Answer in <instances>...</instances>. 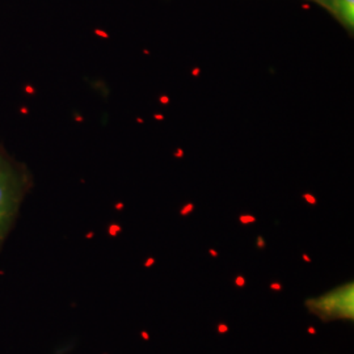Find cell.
<instances>
[{
  "label": "cell",
  "mask_w": 354,
  "mask_h": 354,
  "mask_svg": "<svg viewBox=\"0 0 354 354\" xmlns=\"http://www.w3.org/2000/svg\"><path fill=\"white\" fill-rule=\"evenodd\" d=\"M194 212V203H185L181 209H180V215L181 216H188Z\"/></svg>",
  "instance_id": "5b68a950"
},
{
  "label": "cell",
  "mask_w": 354,
  "mask_h": 354,
  "mask_svg": "<svg viewBox=\"0 0 354 354\" xmlns=\"http://www.w3.org/2000/svg\"><path fill=\"white\" fill-rule=\"evenodd\" d=\"M256 247L259 250H264L266 247V241L263 236H257V241H256Z\"/></svg>",
  "instance_id": "30bf717a"
},
{
  "label": "cell",
  "mask_w": 354,
  "mask_h": 354,
  "mask_svg": "<svg viewBox=\"0 0 354 354\" xmlns=\"http://www.w3.org/2000/svg\"><path fill=\"white\" fill-rule=\"evenodd\" d=\"M234 283H235V286H238L239 289H241V288H244V286L247 285V281H245V279H244L243 276H236V277L234 279Z\"/></svg>",
  "instance_id": "52a82bcc"
},
{
  "label": "cell",
  "mask_w": 354,
  "mask_h": 354,
  "mask_svg": "<svg viewBox=\"0 0 354 354\" xmlns=\"http://www.w3.org/2000/svg\"><path fill=\"white\" fill-rule=\"evenodd\" d=\"M306 307L323 320H353L354 319V283H345L336 290L329 291L327 294L308 299Z\"/></svg>",
  "instance_id": "7a4b0ae2"
},
{
  "label": "cell",
  "mask_w": 354,
  "mask_h": 354,
  "mask_svg": "<svg viewBox=\"0 0 354 354\" xmlns=\"http://www.w3.org/2000/svg\"><path fill=\"white\" fill-rule=\"evenodd\" d=\"M153 120H156V121H163V120H165V115H163V114H153Z\"/></svg>",
  "instance_id": "9a60e30c"
},
{
  "label": "cell",
  "mask_w": 354,
  "mask_h": 354,
  "mask_svg": "<svg viewBox=\"0 0 354 354\" xmlns=\"http://www.w3.org/2000/svg\"><path fill=\"white\" fill-rule=\"evenodd\" d=\"M142 337L146 340V342H150V335H149V332H142Z\"/></svg>",
  "instance_id": "2e32d148"
},
{
  "label": "cell",
  "mask_w": 354,
  "mask_h": 354,
  "mask_svg": "<svg viewBox=\"0 0 354 354\" xmlns=\"http://www.w3.org/2000/svg\"><path fill=\"white\" fill-rule=\"evenodd\" d=\"M155 259L153 257H149L147 260H146V263H145V268H151L153 264H155Z\"/></svg>",
  "instance_id": "7c38bea8"
},
{
  "label": "cell",
  "mask_w": 354,
  "mask_h": 354,
  "mask_svg": "<svg viewBox=\"0 0 354 354\" xmlns=\"http://www.w3.org/2000/svg\"><path fill=\"white\" fill-rule=\"evenodd\" d=\"M307 332H308L310 335H317V329L314 328V327H308Z\"/></svg>",
  "instance_id": "ac0fdd59"
},
{
  "label": "cell",
  "mask_w": 354,
  "mask_h": 354,
  "mask_svg": "<svg viewBox=\"0 0 354 354\" xmlns=\"http://www.w3.org/2000/svg\"><path fill=\"white\" fill-rule=\"evenodd\" d=\"M302 257H304V261H306V263H311V259H310L308 254H304Z\"/></svg>",
  "instance_id": "d6986e66"
},
{
  "label": "cell",
  "mask_w": 354,
  "mask_h": 354,
  "mask_svg": "<svg viewBox=\"0 0 354 354\" xmlns=\"http://www.w3.org/2000/svg\"><path fill=\"white\" fill-rule=\"evenodd\" d=\"M159 102H160L162 105H169V102H171V99H169L168 96H165V95H163V96H160V97H159Z\"/></svg>",
  "instance_id": "8fae6325"
},
{
  "label": "cell",
  "mask_w": 354,
  "mask_h": 354,
  "mask_svg": "<svg viewBox=\"0 0 354 354\" xmlns=\"http://www.w3.org/2000/svg\"><path fill=\"white\" fill-rule=\"evenodd\" d=\"M32 187L33 176L28 167L0 146V248Z\"/></svg>",
  "instance_id": "6da1fadb"
},
{
  "label": "cell",
  "mask_w": 354,
  "mask_h": 354,
  "mask_svg": "<svg viewBox=\"0 0 354 354\" xmlns=\"http://www.w3.org/2000/svg\"><path fill=\"white\" fill-rule=\"evenodd\" d=\"M302 197H304V200L306 203H310V205H313V206L317 203V197H315L314 194H311V193H304Z\"/></svg>",
  "instance_id": "8992f818"
},
{
  "label": "cell",
  "mask_w": 354,
  "mask_h": 354,
  "mask_svg": "<svg viewBox=\"0 0 354 354\" xmlns=\"http://www.w3.org/2000/svg\"><path fill=\"white\" fill-rule=\"evenodd\" d=\"M327 4L344 26L353 29L354 0H327Z\"/></svg>",
  "instance_id": "3957f363"
},
{
  "label": "cell",
  "mask_w": 354,
  "mask_h": 354,
  "mask_svg": "<svg viewBox=\"0 0 354 354\" xmlns=\"http://www.w3.org/2000/svg\"><path fill=\"white\" fill-rule=\"evenodd\" d=\"M216 330H218L219 335H226V333H228V330H230V327H228L226 323H219L216 326Z\"/></svg>",
  "instance_id": "ba28073f"
},
{
  "label": "cell",
  "mask_w": 354,
  "mask_h": 354,
  "mask_svg": "<svg viewBox=\"0 0 354 354\" xmlns=\"http://www.w3.org/2000/svg\"><path fill=\"white\" fill-rule=\"evenodd\" d=\"M269 289L272 291H282L283 286H282V283H279V281H274L269 285Z\"/></svg>",
  "instance_id": "9c48e42d"
},
{
  "label": "cell",
  "mask_w": 354,
  "mask_h": 354,
  "mask_svg": "<svg viewBox=\"0 0 354 354\" xmlns=\"http://www.w3.org/2000/svg\"><path fill=\"white\" fill-rule=\"evenodd\" d=\"M256 221H257V219H256V216H254V215L243 214L239 216V222H241V225H244V226L256 223Z\"/></svg>",
  "instance_id": "277c9868"
},
{
  "label": "cell",
  "mask_w": 354,
  "mask_h": 354,
  "mask_svg": "<svg viewBox=\"0 0 354 354\" xmlns=\"http://www.w3.org/2000/svg\"><path fill=\"white\" fill-rule=\"evenodd\" d=\"M209 253H210V256H213L214 259H216V257L219 256V253L216 252V251H215V250H213V248H210V250H209Z\"/></svg>",
  "instance_id": "e0dca14e"
},
{
  "label": "cell",
  "mask_w": 354,
  "mask_h": 354,
  "mask_svg": "<svg viewBox=\"0 0 354 354\" xmlns=\"http://www.w3.org/2000/svg\"><path fill=\"white\" fill-rule=\"evenodd\" d=\"M200 75H201V68H200V67H194V68L192 70V76L197 77V76Z\"/></svg>",
  "instance_id": "5bb4252c"
},
{
  "label": "cell",
  "mask_w": 354,
  "mask_h": 354,
  "mask_svg": "<svg viewBox=\"0 0 354 354\" xmlns=\"http://www.w3.org/2000/svg\"><path fill=\"white\" fill-rule=\"evenodd\" d=\"M174 156L177 158V159L184 158V150L183 149H177L176 152H174Z\"/></svg>",
  "instance_id": "4fadbf2b"
}]
</instances>
